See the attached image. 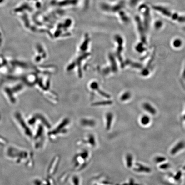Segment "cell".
I'll list each match as a JSON object with an SVG mask.
<instances>
[{"instance_id": "1", "label": "cell", "mask_w": 185, "mask_h": 185, "mask_svg": "<svg viewBox=\"0 0 185 185\" xmlns=\"http://www.w3.org/2000/svg\"><path fill=\"white\" fill-rule=\"evenodd\" d=\"M185 147V143L183 141H180L177 143L173 148L171 150V154L172 155H174L180 152V150L184 148Z\"/></svg>"}, {"instance_id": "2", "label": "cell", "mask_w": 185, "mask_h": 185, "mask_svg": "<svg viewBox=\"0 0 185 185\" xmlns=\"http://www.w3.org/2000/svg\"><path fill=\"white\" fill-rule=\"evenodd\" d=\"M134 170L136 172H145V173H150L151 170L150 168L140 163L136 164V167L134 168Z\"/></svg>"}, {"instance_id": "3", "label": "cell", "mask_w": 185, "mask_h": 185, "mask_svg": "<svg viewBox=\"0 0 185 185\" xmlns=\"http://www.w3.org/2000/svg\"><path fill=\"white\" fill-rule=\"evenodd\" d=\"M143 107L144 109L148 112L150 114L152 115H155L157 113V111L156 109L151 105L148 103H145L143 105Z\"/></svg>"}, {"instance_id": "4", "label": "cell", "mask_w": 185, "mask_h": 185, "mask_svg": "<svg viewBox=\"0 0 185 185\" xmlns=\"http://www.w3.org/2000/svg\"><path fill=\"white\" fill-rule=\"evenodd\" d=\"M126 163L128 168L132 167L133 164V157L131 154H127L126 157Z\"/></svg>"}, {"instance_id": "5", "label": "cell", "mask_w": 185, "mask_h": 185, "mask_svg": "<svg viewBox=\"0 0 185 185\" xmlns=\"http://www.w3.org/2000/svg\"><path fill=\"white\" fill-rule=\"evenodd\" d=\"M150 118L147 115L143 116L141 119V123L144 126L150 123Z\"/></svg>"}, {"instance_id": "6", "label": "cell", "mask_w": 185, "mask_h": 185, "mask_svg": "<svg viewBox=\"0 0 185 185\" xmlns=\"http://www.w3.org/2000/svg\"><path fill=\"white\" fill-rule=\"evenodd\" d=\"M173 46L175 48H179L182 44V42L180 39H176L173 42Z\"/></svg>"}, {"instance_id": "7", "label": "cell", "mask_w": 185, "mask_h": 185, "mask_svg": "<svg viewBox=\"0 0 185 185\" xmlns=\"http://www.w3.org/2000/svg\"><path fill=\"white\" fill-rule=\"evenodd\" d=\"M166 160L165 157L162 156H157L154 159L155 162L157 163H161L165 162Z\"/></svg>"}, {"instance_id": "8", "label": "cell", "mask_w": 185, "mask_h": 185, "mask_svg": "<svg viewBox=\"0 0 185 185\" xmlns=\"http://www.w3.org/2000/svg\"><path fill=\"white\" fill-rule=\"evenodd\" d=\"M130 98V93L129 92H126L124 93L122 97H121V99L122 101H125V100H128Z\"/></svg>"}, {"instance_id": "9", "label": "cell", "mask_w": 185, "mask_h": 185, "mask_svg": "<svg viewBox=\"0 0 185 185\" xmlns=\"http://www.w3.org/2000/svg\"><path fill=\"white\" fill-rule=\"evenodd\" d=\"M108 127L109 128L111 124V122H112V115L111 114H108Z\"/></svg>"}, {"instance_id": "10", "label": "cell", "mask_w": 185, "mask_h": 185, "mask_svg": "<svg viewBox=\"0 0 185 185\" xmlns=\"http://www.w3.org/2000/svg\"><path fill=\"white\" fill-rule=\"evenodd\" d=\"M170 165L169 164L165 163L159 166V168H160V169H162L166 170L168 169L170 167Z\"/></svg>"}, {"instance_id": "11", "label": "cell", "mask_w": 185, "mask_h": 185, "mask_svg": "<svg viewBox=\"0 0 185 185\" xmlns=\"http://www.w3.org/2000/svg\"><path fill=\"white\" fill-rule=\"evenodd\" d=\"M6 91L7 92H8V94L9 97H10V99H11L12 101H14V98L12 97V92L10 91V90H9V89H6Z\"/></svg>"}, {"instance_id": "12", "label": "cell", "mask_w": 185, "mask_h": 185, "mask_svg": "<svg viewBox=\"0 0 185 185\" xmlns=\"http://www.w3.org/2000/svg\"><path fill=\"white\" fill-rule=\"evenodd\" d=\"M181 172H178L177 173L176 175H175V179L176 180H178L180 179V177L181 176Z\"/></svg>"}, {"instance_id": "13", "label": "cell", "mask_w": 185, "mask_h": 185, "mask_svg": "<svg viewBox=\"0 0 185 185\" xmlns=\"http://www.w3.org/2000/svg\"><path fill=\"white\" fill-rule=\"evenodd\" d=\"M162 23H159V22H157L156 23V28L157 29L160 28L161 27H162Z\"/></svg>"}, {"instance_id": "14", "label": "cell", "mask_w": 185, "mask_h": 185, "mask_svg": "<svg viewBox=\"0 0 185 185\" xmlns=\"http://www.w3.org/2000/svg\"><path fill=\"white\" fill-rule=\"evenodd\" d=\"M21 87V86H20V85H19V86H18L17 87V88H16V89L14 90L15 91H18V90H20Z\"/></svg>"}, {"instance_id": "15", "label": "cell", "mask_w": 185, "mask_h": 185, "mask_svg": "<svg viewBox=\"0 0 185 185\" xmlns=\"http://www.w3.org/2000/svg\"><path fill=\"white\" fill-rule=\"evenodd\" d=\"M184 31H185V27L184 29Z\"/></svg>"}, {"instance_id": "16", "label": "cell", "mask_w": 185, "mask_h": 185, "mask_svg": "<svg viewBox=\"0 0 185 185\" xmlns=\"http://www.w3.org/2000/svg\"><path fill=\"white\" fill-rule=\"evenodd\" d=\"M184 119H185V115L184 116Z\"/></svg>"}]
</instances>
